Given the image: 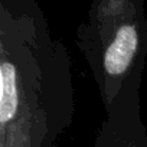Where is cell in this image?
Returning <instances> with one entry per match:
<instances>
[{
	"label": "cell",
	"instance_id": "cell-1",
	"mask_svg": "<svg viewBox=\"0 0 147 147\" xmlns=\"http://www.w3.org/2000/svg\"><path fill=\"white\" fill-rule=\"evenodd\" d=\"M72 62L35 7L3 2L0 22V133L56 141L72 124Z\"/></svg>",
	"mask_w": 147,
	"mask_h": 147
},
{
	"label": "cell",
	"instance_id": "cell-2",
	"mask_svg": "<svg viewBox=\"0 0 147 147\" xmlns=\"http://www.w3.org/2000/svg\"><path fill=\"white\" fill-rule=\"evenodd\" d=\"M77 45L97 82L105 113L140 95L147 58L144 12L104 28L81 25Z\"/></svg>",
	"mask_w": 147,
	"mask_h": 147
},
{
	"label": "cell",
	"instance_id": "cell-3",
	"mask_svg": "<svg viewBox=\"0 0 147 147\" xmlns=\"http://www.w3.org/2000/svg\"><path fill=\"white\" fill-rule=\"evenodd\" d=\"M140 102V95L133 97L105 113V120L91 147H147V130Z\"/></svg>",
	"mask_w": 147,
	"mask_h": 147
},
{
	"label": "cell",
	"instance_id": "cell-4",
	"mask_svg": "<svg viewBox=\"0 0 147 147\" xmlns=\"http://www.w3.org/2000/svg\"><path fill=\"white\" fill-rule=\"evenodd\" d=\"M0 147H55V143L28 136H3L0 137Z\"/></svg>",
	"mask_w": 147,
	"mask_h": 147
}]
</instances>
